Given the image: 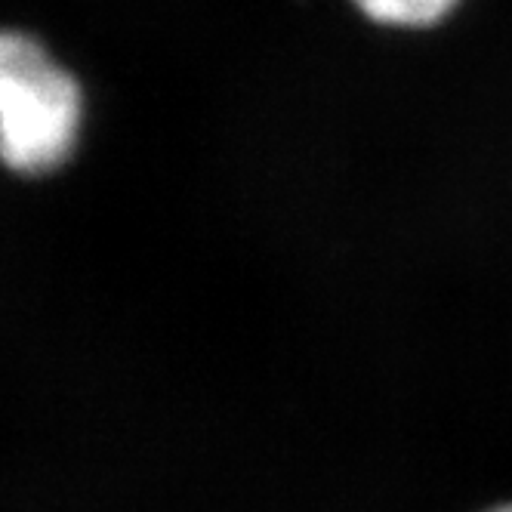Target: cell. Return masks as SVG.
<instances>
[{
  "label": "cell",
  "mask_w": 512,
  "mask_h": 512,
  "mask_svg": "<svg viewBox=\"0 0 512 512\" xmlns=\"http://www.w3.org/2000/svg\"><path fill=\"white\" fill-rule=\"evenodd\" d=\"M84 99L78 81L22 31L0 28V158L16 173L56 170L75 149Z\"/></svg>",
  "instance_id": "cell-1"
},
{
  "label": "cell",
  "mask_w": 512,
  "mask_h": 512,
  "mask_svg": "<svg viewBox=\"0 0 512 512\" xmlns=\"http://www.w3.org/2000/svg\"><path fill=\"white\" fill-rule=\"evenodd\" d=\"M371 25L389 31H429L448 22L463 0H349Z\"/></svg>",
  "instance_id": "cell-2"
},
{
  "label": "cell",
  "mask_w": 512,
  "mask_h": 512,
  "mask_svg": "<svg viewBox=\"0 0 512 512\" xmlns=\"http://www.w3.org/2000/svg\"><path fill=\"white\" fill-rule=\"evenodd\" d=\"M488 512H512V503H509V506H494V509H488Z\"/></svg>",
  "instance_id": "cell-3"
}]
</instances>
